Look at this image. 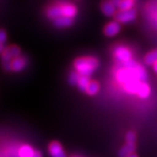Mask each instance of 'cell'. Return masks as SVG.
I'll return each mask as SVG.
<instances>
[{"mask_svg":"<svg viewBox=\"0 0 157 157\" xmlns=\"http://www.w3.org/2000/svg\"><path fill=\"white\" fill-rule=\"evenodd\" d=\"M115 78L127 94H137L140 83L147 81V73L141 65L132 59L117 68Z\"/></svg>","mask_w":157,"mask_h":157,"instance_id":"6da1fadb","label":"cell"},{"mask_svg":"<svg viewBox=\"0 0 157 157\" xmlns=\"http://www.w3.org/2000/svg\"><path fill=\"white\" fill-rule=\"evenodd\" d=\"M100 66L99 60L94 57H81L75 59L73 67L81 76L89 77Z\"/></svg>","mask_w":157,"mask_h":157,"instance_id":"7a4b0ae2","label":"cell"},{"mask_svg":"<svg viewBox=\"0 0 157 157\" xmlns=\"http://www.w3.org/2000/svg\"><path fill=\"white\" fill-rule=\"evenodd\" d=\"M113 56L116 61L121 65L133 59V52L128 47L122 45H118L113 49Z\"/></svg>","mask_w":157,"mask_h":157,"instance_id":"3957f363","label":"cell"},{"mask_svg":"<svg viewBox=\"0 0 157 157\" xmlns=\"http://www.w3.org/2000/svg\"><path fill=\"white\" fill-rule=\"evenodd\" d=\"M21 55V49L19 46L15 45H9L6 47L3 54L1 55V59L2 62L11 61L15 58Z\"/></svg>","mask_w":157,"mask_h":157,"instance_id":"277c9868","label":"cell"},{"mask_svg":"<svg viewBox=\"0 0 157 157\" xmlns=\"http://www.w3.org/2000/svg\"><path fill=\"white\" fill-rule=\"evenodd\" d=\"M115 21L120 24H128L133 22L136 18V11L135 9L129 10V11H119L115 14Z\"/></svg>","mask_w":157,"mask_h":157,"instance_id":"5b68a950","label":"cell"},{"mask_svg":"<svg viewBox=\"0 0 157 157\" xmlns=\"http://www.w3.org/2000/svg\"><path fill=\"white\" fill-rule=\"evenodd\" d=\"M48 152L51 157H67L62 145L58 141H52L48 146Z\"/></svg>","mask_w":157,"mask_h":157,"instance_id":"8992f818","label":"cell"},{"mask_svg":"<svg viewBox=\"0 0 157 157\" xmlns=\"http://www.w3.org/2000/svg\"><path fill=\"white\" fill-rule=\"evenodd\" d=\"M121 24L117 21H112V22L108 23L105 25L104 27V34L108 37V38H113L115 37L120 32H121Z\"/></svg>","mask_w":157,"mask_h":157,"instance_id":"52a82bcc","label":"cell"},{"mask_svg":"<svg viewBox=\"0 0 157 157\" xmlns=\"http://www.w3.org/2000/svg\"><path fill=\"white\" fill-rule=\"evenodd\" d=\"M59 5L60 6L62 16L73 18V17L77 15L78 9L73 4H70V3H62V4H59Z\"/></svg>","mask_w":157,"mask_h":157,"instance_id":"ba28073f","label":"cell"},{"mask_svg":"<svg viewBox=\"0 0 157 157\" xmlns=\"http://www.w3.org/2000/svg\"><path fill=\"white\" fill-rule=\"evenodd\" d=\"M27 63H28V60L26 57H24L22 55L17 57L11 60V71L14 73L21 72L25 68Z\"/></svg>","mask_w":157,"mask_h":157,"instance_id":"9c48e42d","label":"cell"},{"mask_svg":"<svg viewBox=\"0 0 157 157\" xmlns=\"http://www.w3.org/2000/svg\"><path fill=\"white\" fill-rule=\"evenodd\" d=\"M101 9L105 16L112 17L116 14V7L110 0H104L101 5Z\"/></svg>","mask_w":157,"mask_h":157,"instance_id":"30bf717a","label":"cell"},{"mask_svg":"<svg viewBox=\"0 0 157 157\" xmlns=\"http://www.w3.org/2000/svg\"><path fill=\"white\" fill-rule=\"evenodd\" d=\"M45 14H46V16H47L48 18L55 20V19H57V18H59V17L62 16L60 6H59V5L49 6L46 9V11H45Z\"/></svg>","mask_w":157,"mask_h":157,"instance_id":"8fae6325","label":"cell"},{"mask_svg":"<svg viewBox=\"0 0 157 157\" xmlns=\"http://www.w3.org/2000/svg\"><path fill=\"white\" fill-rule=\"evenodd\" d=\"M136 145L135 143H127L124 145L118 153L119 157H128L135 154Z\"/></svg>","mask_w":157,"mask_h":157,"instance_id":"7c38bea8","label":"cell"},{"mask_svg":"<svg viewBox=\"0 0 157 157\" xmlns=\"http://www.w3.org/2000/svg\"><path fill=\"white\" fill-rule=\"evenodd\" d=\"M54 25L58 27V28H67V27H70L73 24V19L71 17H64L61 16L59 18L55 19L53 21Z\"/></svg>","mask_w":157,"mask_h":157,"instance_id":"4fadbf2b","label":"cell"},{"mask_svg":"<svg viewBox=\"0 0 157 157\" xmlns=\"http://www.w3.org/2000/svg\"><path fill=\"white\" fill-rule=\"evenodd\" d=\"M150 94H151V88L149 85L147 84V82H141L136 95L140 99H147L149 97Z\"/></svg>","mask_w":157,"mask_h":157,"instance_id":"5bb4252c","label":"cell"},{"mask_svg":"<svg viewBox=\"0 0 157 157\" xmlns=\"http://www.w3.org/2000/svg\"><path fill=\"white\" fill-rule=\"evenodd\" d=\"M35 150L33 147L30 145H23L18 149V156L19 157H33Z\"/></svg>","mask_w":157,"mask_h":157,"instance_id":"9a60e30c","label":"cell"},{"mask_svg":"<svg viewBox=\"0 0 157 157\" xmlns=\"http://www.w3.org/2000/svg\"><path fill=\"white\" fill-rule=\"evenodd\" d=\"M144 62L147 66H155L157 63V49L147 52L144 57Z\"/></svg>","mask_w":157,"mask_h":157,"instance_id":"2e32d148","label":"cell"},{"mask_svg":"<svg viewBox=\"0 0 157 157\" xmlns=\"http://www.w3.org/2000/svg\"><path fill=\"white\" fill-rule=\"evenodd\" d=\"M100 88H101V86H100L99 82L93 80V81H91V82H90L89 86H88L87 90H86V93L90 96H94L99 93Z\"/></svg>","mask_w":157,"mask_h":157,"instance_id":"e0dca14e","label":"cell"},{"mask_svg":"<svg viewBox=\"0 0 157 157\" xmlns=\"http://www.w3.org/2000/svg\"><path fill=\"white\" fill-rule=\"evenodd\" d=\"M91 80L89 79V77H86V76H81L79 80H78V83L77 85L78 88L80 90V92H86L87 87L89 86Z\"/></svg>","mask_w":157,"mask_h":157,"instance_id":"ac0fdd59","label":"cell"},{"mask_svg":"<svg viewBox=\"0 0 157 157\" xmlns=\"http://www.w3.org/2000/svg\"><path fill=\"white\" fill-rule=\"evenodd\" d=\"M134 6H135V1L132 0H122L121 2V4L119 5L118 8L121 11H129L134 9Z\"/></svg>","mask_w":157,"mask_h":157,"instance_id":"d6986e66","label":"cell"},{"mask_svg":"<svg viewBox=\"0 0 157 157\" xmlns=\"http://www.w3.org/2000/svg\"><path fill=\"white\" fill-rule=\"evenodd\" d=\"M81 77V75L78 73V72H72L69 75V78H68V82L69 84L72 85V86H77L78 83V80Z\"/></svg>","mask_w":157,"mask_h":157,"instance_id":"ffe728a7","label":"cell"},{"mask_svg":"<svg viewBox=\"0 0 157 157\" xmlns=\"http://www.w3.org/2000/svg\"><path fill=\"white\" fill-rule=\"evenodd\" d=\"M136 138H137V136L134 131H128L126 135V142L127 143H135Z\"/></svg>","mask_w":157,"mask_h":157,"instance_id":"44dd1931","label":"cell"},{"mask_svg":"<svg viewBox=\"0 0 157 157\" xmlns=\"http://www.w3.org/2000/svg\"><path fill=\"white\" fill-rule=\"evenodd\" d=\"M7 40V33L4 29H0V44H5Z\"/></svg>","mask_w":157,"mask_h":157,"instance_id":"7402d4cb","label":"cell"},{"mask_svg":"<svg viewBox=\"0 0 157 157\" xmlns=\"http://www.w3.org/2000/svg\"><path fill=\"white\" fill-rule=\"evenodd\" d=\"M110 1H111L113 4L115 6V7H118V6H119V5L121 4V2L122 0H110Z\"/></svg>","mask_w":157,"mask_h":157,"instance_id":"603a6c76","label":"cell"},{"mask_svg":"<svg viewBox=\"0 0 157 157\" xmlns=\"http://www.w3.org/2000/svg\"><path fill=\"white\" fill-rule=\"evenodd\" d=\"M33 157H43V155H42V153H41V152L39 151V150H37V151H35Z\"/></svg>","mask_w":157,"mask_h":157,"instance_id":"cb8c5ba5","label":"cell"},{"mask_svg":"<svg viewBox=\"0 0 157 157\" xmlns=\"http://www.w3.org/2000/svg\"><path fill=\"white\" fill-rule=\"evenodd\" d=\"M5 49H6L5 45H3V44H0V55H2V54H3V52H4Z\"/></svg>","mask_w":157,"mask_h":157,"instance_id":"d4e9b609","label":"cell"},{"mask_svg":"<svg viewBox=\"0 0 157 157\" xmlns=\"http://www.w3.org/2000/svg\"><path fill=\"white\" fill-rule=\"evenodd\" d=\"M153 67H154V71L157 73V63L155 65V66H153Z\"/></svg>","mask_w":157,"mask_h":157,"instance_id":"484cf974","label":"cell"},{"mask_svg":"<svg viewBox=\"0 0 157 157\" xmlns=\"http://www.w3.org/2000/svg\"><path fill=\"white\" fill-rule=\"evenodd\" d=\"M128 157H138V156H137L135 154H134V155H130V156H128Z\"/></svg>","mask_w":157,"mask_h":157,"instance_id":"4316f807","label":"cell"},{"mask_svg":"<svg viewBox=\"0 0 157 157\" xmlns=\"http://www.w3.org/2000/svg\"><path fill=\"white\" fill-rule=\"evenodd\" d=\"M155 28L157 29V24H156V25H155Z\"/></svg>","mask_w":157,"mask_h":157,"instance_id":"83f0119b","label":"cell"},{"mask_svg":"<svg viewBox=\"0 0 157 157\" xmlns=\"http://www.w3.org/2000/svg\"><path fill=\"white\" fill-rule=\"evenodd\" d=\"M132 1H135V0H132Z\"/></svg>","mask_w":157,"mask_h":157,"instance_id":"f1b7e54d","label":"cell"}]
</instances>
